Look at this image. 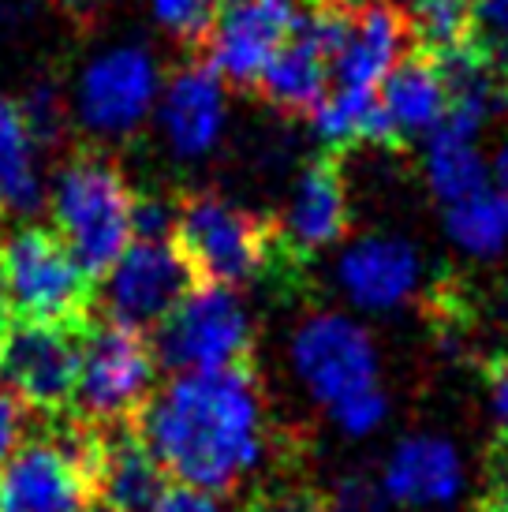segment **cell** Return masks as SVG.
Here are the masks:
<instances>
[{"mask_svg":"<svg viewBox=\"0 0 508 512\" xmlns=\"http://www.w3.org/2000/svg\"><path fill=\"white\" fill-rule=\"evenodd\" d=\"M426 180L434 187L445 206L467 202L490 191V176H486V161L471 143L464 139H430V154H426Z\"/></svg>","mask_w":508,"mask_h":512,"instance_id":"cell-24","label":"cell"},{"mask_svg":"<svg viewBox=\"0 0 508 512\" xmlns=\"http://www.w3.org/2000/svg\"><path fill=\"white\" fill-rule=\"evenodd\" d=\"M150 8H154L157 23L176 38V45H184L191 57L202 60L221 0H150Z\"/></svg>","mask_w":508,"mask_h":512,"instance_id":"cell-26","label":"cell"},{"mask_svg":"<svg viewBox=\"0 0 508 512\" xmlns=\"http://www.w3.org/2000/svg\"><path fill=\"white\" fill-rule=\"evenodd\" d=\"M471 45L497 68L508 60V0H471Z\"/></svg>","mask_w":508,"mask_h":512,"instance_id":"cell-28","label":"cell"},{"mask_svg":"<svg viewBox=\"0 0 508 512\" xmlns=\"http://www.w3.org/2000/svg\"><path fill=\"white\" fill-rule=\"evenodd\" d=\"M19 113H23V120H27V128L38 146L49 150V146L64 143V135H68V113H64V98H60V90L53 83L34 86L27 98L19 101Z\"/></svg>","mask_w":508,"mask_h":512,"instance_id":"cell-27","label":"cell"},{"mask_svg":"<svg viewBox=\"0 0 508 512\" xmlns=\"http://www.w3.org/2000/svg\"><path fill=\"white\" fill-rule=\"evenodd\" d=\"M157 367L161 363L150 333L98 311L94 326L86 329L83 374L71 419H83L94 427L142 423L150 400L157 397Z\"/></svg>","mask_w":508,"mask_h":512,"instance_id":"cell-6","label":"cell"},{"mask_svg":"<svg viewBox=\"0 0 508 512\" xmlns=\"http://www.w3.org/2000/svg\"><path fill=\"white\" fill-rule=\"evenodd\" d=\"M505 75H508V60H505Z\"/></svg>","mask_w":508,"mask_h":512,"instance_id":"cell-39","label":"cell"},{"mask_svg":"<svg viewBox=\"0 0 508 512\" xmlns=\"http://www.w3.org/2000/svg\"><path fill=\"white\" fill-rule=\"evenodd\" d=\"M329 501L333 512H385V486H374L367 475H348Z\"/></svg>","mask_w":508,"mask_h":512,"instance_id":"cell-32","label":"cell"},{"mask_svg":"<svg viewBox=\"0 0 508 512\" xmlns=\"http://www.w3.org/2000/svg\"><path fill=\"white\" fill-rule=\"evenodd\" d=\"M311 8H355V4H363V0H307Z\"/></svg>","mask_w":508,"mask_h":512,"instance_id":"cell-36","label":"cell"},{"mask_svg":"<svg viewBox=\"0 0 508 512\" xmlns=\"http://www.w3.org/2000/svg\"><path fill=\"white\" fill-rule=\"evenodd\" d=\"M296 370L314 397L337 408L344 400L378 389V352L363 326L344 314H318L296 333Z\"/></svg>","mask_w":508,"mask_h":512,"instance_id":"cell-12","label":"cell"},{"mask_svg":"<svg viewBox=\"0 0 508 512\" xmlns=\"http://www.w3.org/2000/svg\"><path fill=\"white\" fill-rule=\"evenodd\" d=\"M419 277V258L396 236H367L340 258V285L363 307L385 311L411 296Z\"/></svg>","mask_w":508,"mask_h":512,"instance_id":"cell-18","label":"cell"},{"mask_svg":"<svg viewBox=\"0 0 508 512\" xmlns=\"http://www.w3.org/2000/svg\"><path fill=\"white\" fill-rule=\"evenodd\" d=\"M314 131L325 143V150H333V154H344L355 143L404 150L393 120L381 109V98L367 90H333L322 109L314 113Z\"/></svg>","mask_w":508,"mask_h":512,"instance_id":"cell-21","label":"cell"},{"mask_svg":"<svg viewBox=\"0 0 508 512\" xmlns=\"http://www.w3.org/2000/svg\"><path fill=\"white\" fill-rule=\"evenodd\" d=\"M299 27L296 0H221L202 60L240 90H254L258 75Z\"/></svg>","mask_w":508,"mask_h":512,"instance_id":"cell-11","label":"cell"},{"mask_svg":"<svg viewBox=\"0 0 508 512\" xmlns=\"http://www.w3.org/2000/svg\"><path fill=\"white\" fill-rule=\"evenodd\" d=\"M464 468L445 438H404L385 468V494L400 505H445L460 494Z\"/></svg>","mask_w":508,"mask_h":512,"instance_id":"cell-19","label":"cell"},{"mask_svg":"<svg viewBox=\"0 0 508 512\" xmlns=\"http://www.w3.org/2000/svg\"><path fill=\"white\" fill-rule=\"evenodd\" d=\"M94 285L53 228H19L0 240V296L15 322L86 329L98 318Z\"/></svg>","mask_w":508,"mask_h":512,"instance_id":"cell-2","label":"cell"},{"mask_svg":"<svg viewBox=\"0 0 508 512\" xmlns=\"http://www.w3.org/2000/svg\"><path fill=\"white\" fill-rule=\"evenodd\" d=\"M445 228L471 255H497L508 243V195L482 191L475 199L456 202L445 214Z\"/></svg>","mask_w":508,"mask_h":512,"instance_id":"cell-25","label":"cell"},{"mask_svg":"<svg viewBox=\"0 0 508 512\" xmlns=\"http://www.w3.org/2000/svg\"><path fill=\"white\" fill-rule=\"evenodd\" d=\"M83 512H116V509H109V505H105V501H94V505H86Z\"/></svg>","mask_w":508,"mask_h":512,"instance_id":"cell-37","label":"cell"},{"mask_svg":"<svg viewBox=\"0 0 508 512\" xmlns=\"http://www.w3.org/2000/svg\"><path fill=\"white\" fill-rule=\"evenodd\" d=\"M381 415H385V397H381L378 389L359 393V397L344 400V404L333 408V419H337L348 434H367V430H374L381 423Z\"/></svg>","mask_w":508,"mask_h":512,"instance_id":"cell-31","label":"cell"},{"mask_svg":"<svg viewBox=\"0 0 508 512\" xmlns=\"http://www.w3.org/2000/svg\"><path fill=\"white\" fill-rule=\"evenodd\" d=\"M348 221H352V210H348L344 161L333 150H322L299 176L288 214L277 217L269 270L284 273V277L303 273L314 258L329 251L348 232Z\"/></svg>","mask_w":508,"mask_h":512,"instance_id":"cell-9","label":"cell"},{"mask_svg":"<svg viewBox=\"0 0 508 512\" xmlns=\"http://www.w3.org/2000/svg\"><path fill=\"white\" fill-rule=\"evenodd\" d=\"M154 86V60L142 49H116L86 68L79 86V113L101 135H127L150 113Z\"/></svg>","mask_w":508,"mask_h":512,"instance_id":"cell-14","label":"cell"},{"mask_svg":"<svg viewBox=\"0 0 508 512\" xmlns=\"http://www.w3.org/2000/svg\"><path fill=\"white\" fill-rule=\"evenodd\" d=\"M27 441V408L0 385V464H8Z\"/></svg>","mask_w":508,"mask_h":512,"instance_id":"cell-33","label":"cell"},{"mask_svg":"<svg viewBox=\"0 0 508 512\" xmlns=\"http://www.w3.org/2000/svg\"><path fill=\"white\" fill-rule=\"evenodd\" d=\"M501 105H505V109H508V90H505V94H501Z\"/></svg>","mask_w":508,"mask_h":512,"instance_id":"cell-38","label":"cell"},{"mask_svg":"<svg viewBox=\"0 0 508 512\" xmlns=\"http://www.w3.org/2000/svg\"><path fill=\"white\" fill-rule=\"evenodd\" d=\"M198 277L172 243L135 240L109 273L101 314L131 329L154 333L198 292Z\"/></svg>","mask_w":508,"mask_h":512,"instance_id":"cell-10","label":"cell"},{"mask_svg":"<svg viewBox=\"0 0 508 512\" xmlns=\"http://www.w3.org/2000/svg\"><path fill=\"white\" fill-rule=\"evenodd\" d=\"M142 438L176 486L232 494L269 445L258 370L176 374L142 415Z\"/></svg>","mask_w":508,"mask_h":512,"instance_id":"cell-1","label":"cell"},{"mask_svg":"<svg viewBox=\"0 0 508 512\" xmlns=\"http://www.w3.org/2000/svg\"><path fill=\"white\" fill-rule=\"evenodd\" d=\"M243 512H333V501L322 490L303 483H277L254 490Z\"/></svg>","mask_w":508,"mask_h":512,"instance_id":"cell-29","label":"cell"},{"mask_svg":"<svg viewBox=\"0 0 508 512\" xmlns=\"http://www.w3.org/2000/svg\"><path fill=\"white\" fill-rule=\"evenodd\" d=\"M329 83H333V64L325 53L322 38L314 34L311 19L299 15L296 34L284 42V49L269 60V68L258 75L254 94L266 101L269 109L284 116H311L329 98Z\"/></svg>","mask_w":508,"mask_h":512,"instance_id":"cell-15","label":"cell"},{"mask_svg":"<svg viewBox=\"0 0 508 512\" xmlns=\"http://www.w3.org/2000/svg\"><path fill=\"white\" fill-rule=\"evenodd\" d=\"M86 329L15 322L0 337V385L27 412H38L53 423L71 419L83 374Z\"/></svg>","mask_w":508,"mask_h":512,"instance_id":"cell-8","label":"cell"},{"mask_svg":"<svg viewBox=\"0 0 508 512\" xmlns=\"http://www.w3.org/2000/svg\"><path fill=\"white\" fill-rule=\"evenodd\" d=\"M415 53V34L408 15L396 0H363L355 4L344 27L337 57H333V86L337 90H367L378 94L400 60Z\"/></svg>","mask_w":508,"mask_h":512,"instance_id":"cell-13","label":"cell"},{"mask_svg":"<svg viewBox=\"0 0 508 512\" xmlns=\"http://www.w3.org/2000/svg\"><path fill=\"white\" fill-rule=\"evenodd\" d=\"M105 430L60 419L0 471V512H83L101 498Z\"/></svg>","mask_w":508,"mask_h":512,"instance_id":"cell-3","label":"cell"},{"mask_svg":"<svg viewBox=\"0 0 508 512\" xmlns=\"http://www.w3.org/2000/svg\"><path fill=\"white\" fill-rule=\"evenodd\" d=\"M154 512H225L210 494H202V490H191V486H172L165 501L157 505Z\"/></svg>","mask_w":508,"mask_h":512,"instance_id":"cell-34","label":"cell"},{"mask_svg":"<svg viewBox=\"0 0 508 512\" xmlns=\"http://www.w3.org/2000/svg\"><path fill=\"white\" fill-rule=\"evenodd\" d=\"M161 124L169 131V143L176 154L198 157L206 154L225 124V90L221 75L206 60L187 64L184 72L172 75L161 105Z\"/></svg>","mask_w":508,"mask_h":512,"instance_id":"cell-17","label":"cell"},{"mask_svg":"<svg viewBox=\"0 0 508 512\" xmlns=\"http://www.w3.org/2000/svg\"><path fill=\"white\" fill-rule=\"evenodd\" d=\"M131 210L135 191L116 161L98 150H79L64 161L53 187V221L60 240L94 281L113 273L131 247Z\"/></svg>","mask_w":508,"mask_h":512,"instance_id":"cell-4","label":"cell"},{"mask_svg":"<svg viewBox=\"0 0 508 512\" xmlns=\"http://www.w3.org/2000/svg\"><path fill=\"white\" fill-rule=\"evenodd\" d=\"M277 217L254 214L217 191L180 195L172 247L187 258L202 288H236L269 273Z\"/></svg>","mask_w":508,"mask_h":512,"instance_id":"cell-5","label":"cell"},{"mask_svg":"<svg viewBox=\"0 0 508 512\" xmlns=\"http://www.w3.org/2000/svg\"><path fill=\"white\" fill-rule=\"evenodd\" d=\"M34 150L38 143L19 105L0 98V214H34L42 206Z\"/></svg>","mask_w":508,"mask_h":512,"instance_id":"cell-22","label":"cell"},{"mask_svg":"<svg viewBox=\"0 0 508 512\" xmlns=\"http://www.w3.org/2000/svg\"><path fill=\"white\" fill-rule=\"evenodd\" d=\"M408 15L415 49L445 60L471 45V0H396Z\"/></svg>","mask_w":508,"mask_h":512,"instance_id":"cell-23","label":"cell"},{"mask_svg":"<svg viewBox=\"0 0 508 512\" xmlns=\"http://www.w3.org/2000/svg\"><path fill=\"white\" fill-rule=\"evenodd\" d=\"M157 363L176 374L258 370L254 326L232 288H198L161 329L150 333Z\"/></svg>","mask_w":508,"mask_h":512,"instance_id":"cell-7","label":"cell"},{"mask_svg":"<svg viewBox=\"0 0 508 512\" xmlns=\"http://www.w3.org/2000/svg\"><path fill=\"white\" fill-rule=\"evenodd\" d=\"M378 98L404 146L411 139H419V135L430 139L441 128L445 109H449V94H445L438 64L426 57V53H419V49L408 53L389 72V79L378 90Z\"/></svg>","mask_w":508,"mask_h":512,"instance_id":"cell-20","label":"cell"},{"mask_svg":"<svg viewBox=\"0 0 508 512\" xmlns=\"http://www.w3.org/2000/svg\"><path fill=\"white\" fill-rule=\"evenodd\" d=\"M494 176H497V184H501V195H508V143L501 146V150H497Z\"/></svg>","mask_w":508,"mask_h":512,"instance_id":"cell-35","label":"cell"},{"mask_svg":"<svg viewBox=\"0 0 508 512\" xmlns=\"http://www.w3.org/2000/svg\"><path fill=\"white\" fill-rule=\"evenodd\" d=\"M105 430L101 449V498L116 512H154L172 490L169 471L157 464L139 423H120Z\"/></svg>","mask_w":508,"mask_h":512,"instance_id":"cell-16","label":"cell"},{"mask_svg":"<svg viewBox=\"0 0 508 512\" xmlns=\"http://www.w3.org/2000/svg\"><path fill=\"white\" fill-rule=\"evenodd\" d=\"M479 512H508V430H501L482 460V490Z\"/></svg>","mask_w":508,"mask_h":512,"instance_id":"cell-30","label":"cell"}]
</instances>
